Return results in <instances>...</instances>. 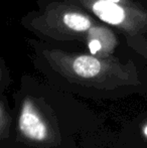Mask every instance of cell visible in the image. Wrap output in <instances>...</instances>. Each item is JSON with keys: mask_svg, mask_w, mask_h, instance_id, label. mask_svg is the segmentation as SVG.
<instances>
[{"mask_svg": "<svg viewBox=\"0 0 147 148\" xmlns=\"http://www.w3.org/2000/svg\"><path fill=\"white\" fill-rule=\"evenodd\" d=\"M27 43L36 68L68 87L114 92L143 86L140 68L133 59L98 57L37 38H29Z\"/></svg>", "mask_w": 147, "mask_h": 148, "instance_id": "cell-1", "label": "cell"}, {"mask_svg": "<svg viewBox=\"0 0 147 148\" xmlns=\"http://www.w3.org/2000/svg\"><path fill=\"white\" fill-rule=\"evenodd\" d=\"M95 18L122 34L146 35L147 6L127 5L107 0H75Z\"/></svg>", "mask_w": 147, "mask_h": 148, "instance_id": "cell-3", "label": "cell"}, {"mask_svg": "<svg viewBox=\"0 0 147 148\" xmlns=\"http://www.w3.org/2000/svg\"><path fill=\"white\" fill-rule=\"evenodd\" d=\"M125 45L136 56L147 62V36L146 35H127L122 36Z\"/></svg>", "mask_w": 147, "mask_h": 148, "instance_id": "cell-5", "label": "cell"}, {"mask_svg": "<svg viewBox=\"0 0 147 148\" xmlns=\"http://www.w3.org/2000/svg\"><path fill=\"white\" fill-rule=\"evenodd\" d=\"M40 102L32 96H25L21 102L18 131L27 142L51 146L59 141V131L40 109Z\"/></svg>", "mask_w": 147, "mask_h": 148, "instance_id": "cell-4", "label": "cell"}, {"mask_svg": "<svg viewBox=\"0 0 147 148\" xmlns=\"http://www.w3.org/2000/svg\"><path fill=\"white\" fill-rule=\"evenodd\" d=\"M11 123V117L6 110L4 101L2 100L0 103V137L5 139L9 134V127Z\"/></svg>", "mask_w": 147, "mask_h": 148, "instance_id": "cell-6", "label": "cell"}, {"mask_svg": "<svg viewBox=\"0 0 147 148\" xmlns=\"http://www.w3.org/2000/svg\"><path fill=\"white\" fill-rule=\"evenodd\" d=\"M142 134H143V136L147 139V122L142 126Z\"/></svg>", "mask_w": 147, "mask_h": 148, "instance_id": "cell-8", "label": "cell"}, {"mask_svg": "<svg viewBox=\"0 0 147 148\" xmlns=\"http://www.w3.org/2000/svg\"><path fill=\"white\" fill-rule=\"evenodd\" d=\"M102 23L75 0H37L36 9L28 11L20 20L22 27L37 39L83 47Z\"/></svg>", "mask_w": 147, "mask_h": 148, "instance_id": "cell-2", "label": "cell"}, {"mask_svg": "<svg viewBox=\"0 0 147 148\" xmlns=\"http://www.w3.org/2000/svg\"><path fill=\"white\" fill-rule=\"evenodd\" d=\"M111 2H117V3L127 4V5H142L147 6V0H107Z\"/></svg>", "mask_w": 147, "mask_h": 148, "instance_id": "cell-7", "label": "cell"}]
</instances>
